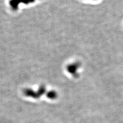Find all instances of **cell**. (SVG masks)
Wrapping results in <instances>:
<instances>
[]
</instances>
